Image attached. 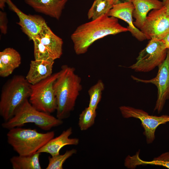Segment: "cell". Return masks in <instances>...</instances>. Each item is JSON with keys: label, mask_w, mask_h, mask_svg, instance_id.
<instances>
[{"label": "cell", "mask_w": 169, "mask_h": 169, "mask_svg": "<svg viewBox=\"0 0 169 169\" xmlns=\"http://www.w3.org/2000/svg\"><path fill=\"white\" fill-rule=\"evenodd\" d=\"M129 31L121 25L118 18L107 14L78 26L71 36L75 52L86 53L95 42L107 35Z\"/></svg>", "instance_id": "6da1fadb"}, {"label": "cell", "mask_w": 169, "mask_h": 169, "mask_svg": "<svg viewBox=\"0 0 169 169\" xmlns=\"http://www.w3.org/2000/svg\"><path fill=\"white\" fill-rule=\"evenodd\" d=\"M75 71L74 67L62 65L54 83L57 103L56 117L61 120L69 117L82 90L81 79Z\"/></svg>", "instance_id": "7a4b0ae2"}, {"label": "cell", "mask_w": 169, "mask_h": 169, "mask_svg": "<svg viewBox=\"0 0 169 169\" xmlns=\"http://www.w3.org/2000/svg\"><path fill=\"white\" fill-rule=\"evenodd\" d=\"M31 84L25 77L16 75L3 87L0 98V115L4 121L12 118L18 108L29 98Z\"/></svg>", "instance_id": "3957f363"}, {"label": "cell", "mask_w": 169, "mask_h": 169, "mask_svg": "<svg viewBox=\"0 0 169 169\" xmlns=\"http://www.w3.org/2000/svg\"><path fill=\"white\" fill-rule=\"evenodd\" d=\"M7 134L8 143L18 155L33 154L54 138V131L45 133L38 132L36 129L16 127L9 130Z\"/></svg>", "instance_id": "277c9868"}, {"label": "cell", "mask_w": 169, "mask_h": 169, "mask_svg": "<svg viewBox=\"0 0 169 169\" xmlns=\"http://www.w3.org/2000/svg\"><path fill=\"white\" fill-rule=\"evenodd\" d=\"M28 123H34L41 129L47 131L61 125L63 121L50 114L38 110L27 99L18 108L13 117L4 121L1 125L3 128L9 130L21 127Z\"/></svg>", "instance_id": "5b68a950"}, {"label": "cell", "mask_w": 169, "mask_h": 169, "mask_svg": "<svg viewBox=\"0 0 169 169\" xmlns=\"http://www.w3.org/2000/svg\"><path fill=\"white\" fill-rule=\"evenodd\" d=\"M59 72L34 84H31L29 101L38 110L50 114L56 111L57 103L54 83Z\"/></svg>", "instance_id": "8992f818"}, {"label": "cell", "mask_w": 169, "mask_h": 169, "mask_svg": "<svg viewBox=\"0 0 169 169\" xmlns=\"http://www.w3.org/2000/svg\"><path fill=\"white\" fill-rule=\"evenodd\" d=\"M167 52V49L162 40L151 39L139 53L136 62L128 68L137 72L150 71L163 62Z\"/></svg>", "instance_id": "52a82bcc"}, {"label": "cell", "mask_w": 169, "mask_h": 169, "mask_svg": "<svg viewBox=\"0 0 169 169\" xmlns=\"http://www.w3.org/2000/svg\"><path fill=\"white\" fill-rule=\"evenodd\" d=\"M146 39L162 40L169 33V13L163 6L153 9L140 29Z\"/></svg>", "instance_id": "ba28073f"}, {"label": "cell", "mask_w": 169, "mask_h": 169, "mask_svg": "<svg viewBox=\"0 0 169 169\" xmlns=\"http://www.w3.org/2000/svg\"><path fill=\"white\" fill-rule=\"evenodd\" d=\"M119 110L124 118L133 117L140 120L144 130L143 133L148 144L152 143L155 139L157 128L161 124L169 122V115H167L160 116L150 115L142 110L126 106L120 107Z\"/></svg>", "instance_id": "9c48e42d"}, {"label": "cell", "mask_w": 169, "mask_h": 169, "mask_svg": "<svg viewBox=\"0 0 169 169\" xmlns=\"http://www.w3.org/2000/svg\"><path fill=\"white\" fill-rule=\"evenodd\" d=\"M158 67L156 76L152 79H142L133 75L131 77L137 82L151 83L156 86L157 99L154 110L159 113L163 110L166 101L169 99V49H167L165 59Z\"/></svg>", "instance_id": "30bf717a"}, {"label": "cell", "mask_w": 169, "mask_h": 169, "mask_svg": "<svg viewBox=\"0 0 169 169\" xmlns=\"http://www.w3.org/2000/svg\"><path fill=\"white\" fill-rule=\"evenodd\" d=\"M9 8L18 16L19 21L17 23L22 31L30 40L37 36L47 25L44 19L38 15H27L20 10L11 0H6Z\"/></svg>", "instance_id": "8fae6325"}, {"label": "cell", "mask_w": 169, "mask_h": 169, "mask_svg": "<svg viewBox=\"0 0 169 169\" xmlns=\"http://www.w3.org/2000/svg\"><path fill=\"white\" fill-rule=\"evenodd\" d=\"M134 7L132 2L126 1L113 5L107 15L122 19L128 24L127 28L133 36L142 41L146 39L144 33L133 24V13Z\"/></svg>", "instance_id": "7c38bea8"}, {"label": "cell", "mask_w": 169, "mask_h": 169, "mask_svg": "<svg viewBox=\"0 0 169 169\" xmlns=\"http://www.w3.org/2000/svg\"><path fill=\"white\" fill-rule=\"evenodd\" d=\"M68 0H24L36 12L59 20Z\"/></svg>", "instance_id": "4fadbf2b"}, {"label": "cell", "mask_w": 169, "mask_h": 169, "mask_svg": "<svg viewBox=\"0 0 169 169\" xmlns=\"http://www.w3.org/2000/svg\"><path fill=\"white\" fill-rule=\"evenodd\" d=\"M73 133L72 127L64 131L59 136L53 138L40 148L37 153H45L51 156L59 154L60 151L64 146L67 145H77L79 140L77 138H69Z\"/></svg>", "instance_id": "5bb4252c"}, {"label": "cell", "mask_w": 169, "mask_h": 169, "mask_svg": "<svg viewBox=\"0 0 169 169\" xmlns=\"http://www.w3.org/2000/svg\"><path fill=\"white\" fill-rule=\"evenodd\" d=\"M54 61L35 60L31 61L25 78L32 85L36 84L52 74Z\"/></svg>", "instance_id": "9a60e30c"}, {"label": "cell", "mask_w": 169, "mask_h": 169, "mask_svg": "<svg viewBox=\"0 0 169 169\" xmlns=\"http://www.w3.org/2000/svg\"><path fill=\"white\" fill-rule=\"evenodd\" d=\"M132 2L134 7L133 17L135 19L133 24L139 29L143 25L149 11L163 6L162 2L159 0H133Z\"/></svg>", "instance_id": "2e32d148"}, {"label": "cell", "mask_w": 169, "mask_h": 169, "mask_svg": "<svg viewBox=\"0 0 169 169\" xmlns=\"http://www.w3.org/2000/svg\"><path fill=\"white\" fill-rule=\"evenodd\" d=\"M21 62L19 52L12 48H7L0 52V76L6 77L11 75Z\"/></svg>", "instance_id": "e0dca14e"}, {"label": "cell", "mask_w": 169, "mask_h": 169, "mask_svg": "<svg viewBox=\"0 0 169 169\" xmlns=\"http://www.w3.org/2000/svg\"><path fill=\"white\" fill-rule=\"evenodd\" d=\"M36 37L49 49L54 60L60 58L63 53V41L48 25Z\"/></svg>", "instance_id": "ac0fdd59"}, {"label": "cell", "mask_w": 169, "mask_h": 169, "mask_svg": "<svg viewBox=\"0 0 169 169\" xmlns=\"http://www.w3.org/2000/svg\"><path fill=\"white\" fill-rule=\"evenodd\" d=\"M40 154L37 152L30 155L13 156L10 161L13 169H41Z\"/></svg>", "instance_id": "d6986e66"}, {"label": "cell", "mask_w": 169, "mask_h": 169, "mask_svg": "<svg viewBox=\"0 0 169 169\" xmlns=\"http://www.w3.org/2000/svg\"><path fill=\"white\" fill-rule=\"evenodd\" d=\"M139 152L133 156H128V165L130 168H135L137 166L151 165L162 166L169 169V152L162 153L150 161H146L141 159L139 156Z\"/></svg>", "instance_id": "ffe728a7"}, {"label": "cell", "mask_w": 169, "mask_h": 169, "mask_svg": "<svg viewBox=\"0 0 169 169\" xmlns=\"http://www.w3.org/2000/svg\"><path fill=\"white\" fill-rule=\"evenodd\" d=\"M113 5V0H95L88 12V18L94 20L107 14Z\"/></svg>", "instance_id": "44dd1931"}, {"label": "cell", "mask_w": 169, "mask_h": 169, "mask_svg": "<svg viewBox=\"0 0 169 169\" xmlns=\"http://www.w3.org/2000/svg\"><path fill=\"white\" fill-rule=\"evenodd\" d=\"M104 89L105 85L103 81L99 79L96 84L89 89L88 90L90 97L89 107L96 110L101 100L102 92Z\"/></svg>", "instance_id": "7402d4cb"}, {"label": "cell", "mask_w": 169, "mask_h": 169, "mask_svg": "<svg viewBox=\"0 0 169 169\" xmlns=\"http://www.w3.org/2000/svg\"><path fill=\"white\" fill-rule=\"evenodd\" d=\"M96 116V110L88 107L79 115L78 125L81 131H85L95 123Z\"/></svg>", "instance_id": "603a6c76"}, {"label": "cell", "mask_w": 169, "mask_h": 169, "mask_svg": "<svg viewBox=\"0 0 169 169\" xmlns=\"http://www.w3.org/2000/svg\"><path fill=\"white\" fill-rule=\"evenodd\" d=\"M32 40L33 43L34 60L54 61L49 49L41 43L37 37L33 38Z\"/></svg>", "instance_id": "cb8c5ba5"}, {"label": "cell", "mask_w": 169, "mask_h": 169, "mask_svg": "<svg viewBox=\"0 0 169 169\" xmlns=\"http://www.w3.org/2000/svg\"><path fill=\"white\" fill-rule=\"evenodd\" d=\"M76 150L72 149L67 150L62 155L60 154L54 156L48 157L49 162L46 169H62L65 161L73 154H76Z\"/></svg>", "instance_id": "d4e9b609"}, {"label": "cell", "mask_w": 169, "mask_h": 169, "mask_svg": "<svg viewBox=\"0 0 169 169\" xmlns=\"http://www.w3.org/2000/svg\"><path fill=\"white\" fill-rule=\"evenodd\" d=\"M7 20L6 14L5 13L0 11V28L1 32L4 34L7 33Z\"/></svg>", "instance_id": "484cf974"}, {"label": "cell", "mask_w": 169, "mask_h": 169, "mask_svg": "<svg viewBox=\"0 0 169 169\" xmlns=\"http://www.w3.org/2000/svg\"><path fill=\"white\" fill-rule=\"evenodd\" d=\"M162 41L164 43L166 48L169 49V33Z\"/></svg>", "instance_id": "4316f807"}, {"label": "cell", "mask_w": 169, "mask_h": 169, "mask_svg": "<svg viewBox=\"0 0 169 169\" xmlns=\"http://www.w3.org/2000/svg\"><path fill=\"white\" fill-rule=\"evenodd\" d=\"M162 2L163 6L165 7L167 13H169V0H163Z\"/></svg>", "instance_id": "83f0119b"}, {"label": "cell", "mask_w": 169, "mask_h": 169, "mask_svg": "<svg viewBox=\"0 0 169 169\" xmlns=\"http://www.w3.org/2000/svg\"><path fill=\"white\" fill-rule=\"evenodd\" d=\"M6 3V0H0V8L2 10H3Z\"/></svg>", "instance_id": "f1b7e54d"}, {"label": "cell", "mask_w": 169, "mask_h": 169, "mask_svg": "<svg viewBox=\"0 0 169 169\" xmlns=\"http://www.w3.org/2000/svg\"><path fill=\"white\" fill-rule=\"evenodd\" d=\"M133 0H127L128 1L131 2ZM120 2V0H113V5L117 4Z\"/></svg>", "instance_id": "f546056e"}]
</instances>
